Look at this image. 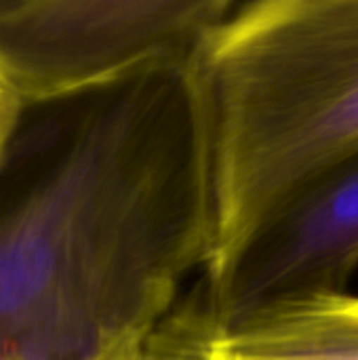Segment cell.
I'll return each instance as SVG.
<instances>
[{
    "label": "cell",
    "mask_w": 358,
    "mask_h": 360,
    "mask_svg": "<svg viewBox=\"0 0 358 360\" xmlns=\"http://www.w3.org/2000/svg\"><path fill=\"white\" fill-rule=\"evenodd\" d=\"M0 188V360H139L209 253L186 63L65 101Z\"/></svg>",
    "instance_id": "obj_1"
},
{
    "label": "cell",
    "mask_w": 358,
    "mask_h": 360,
    "mask_svg": "<svg viewBox=\"0 0 358 360\" xmlns=\"http://www.w3.org/2000/svg\"><path fill=\"white\" fill-rule=\"evenodd\" d=\"M209 181L205 278L358 152V0L234 2L186 61Z\"/></svg>",
    "instance_id": "obj_2"
},
{
    "label": "cell",
    "mask_w": 358,
    "mask_h": 360,
    "mask_svg": "<svg viewBox=\"0 0 358 360\" xmlns=\"http://www.w3.org/2000/svg\"><path fill=\"white\" fill-rule=\"evenodd\" d=\"M232 0H0V84L23 110L186 63Z\"/></svg>",
    "instance_id": "obj_3"
},
{
    "label": "cell",
    "mask_w": 358,
    "mask_h": 360,
    "mask_svg": "<svg viewBox=\"0 0 358 360\" xmlns=\"http://www.w3.org/2000/svg\"><path fill=\"white\" fill-rule=\"evenodd\" d=\"M358 270V152L302 186L230 262L205 278L190 306L205 329L260 310L348 291Z\"/></svg>",
    "instance_id": "obj_4"
},
{
    "label": "cell",
    "mask_w": 358,
    "mask_h": 360,
    "mask_svg": "<svg viewBox=\"0 0 358 360\" xmlns=\"http://www.w3.org/2000/svg\"><path fill=\"white\" fill-rule=\"evenodd\" d=\"M205 331L264 350L358 354V295L340 291L304 297Z\"/></svg>",
    "instance_id": "obj_5"
},
{
    "label": "cell",
    "mask_w": 358,
    "mask_h": 360,
    "mask_svg": "<svg viewBox=\"0 0 358 360\" xmlns=\"http://www.w3.org/2000/svg\"><path fill=\"white\" fill-rule=\"evenodd\" d=\"M203 348L209 360H358V354H317V352H285L241 346L219 335L207 333L200 327Z\"/></svg>",
    "instance_id": "obj_6"
},
{
    "label": "cell",
    "mask_w": 358,
    "mask_h": 360,
    "mask_svg": "<svg viewBox=\"0 0 358 360\" xmlns=\"http://www.w3.org/2000/svg\"><path fill=\"white\" fill-rule=\"evenodd\" d=\"M139 360H209L198 335L175 323H162Z\"/></svg>",
    "instance_id": "obj_7"
},
{
    "label": "cell",
    "mask_w": 358,
    "mask_h": 360,
    "mask_svg": "<svg viewBox=\"0 0 358 360\" xmlns=\"http://www.w3.org/2000/svg\"><path fill=\"white\" fill-rule=\"evenodd\" d=\"M23 112L25 110L19 103V99L0 84V165L21 127Z\"/></svg>",
    "instance_id": "obj_8"
}]
</instances>
